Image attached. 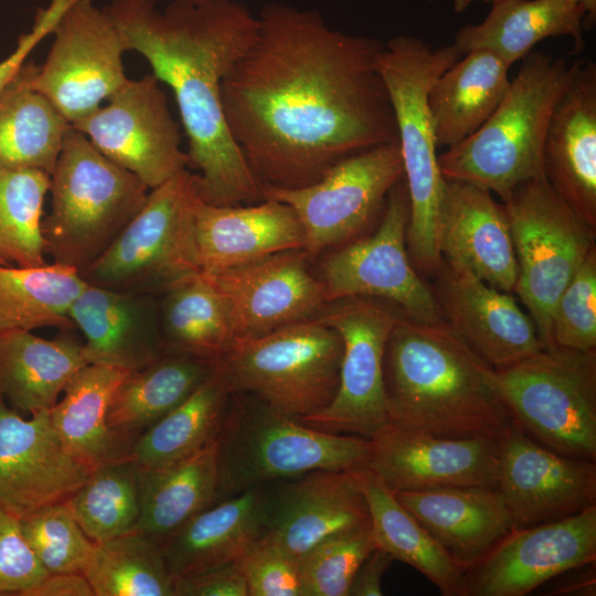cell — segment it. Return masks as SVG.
Listing matches in <instances>:
<instances>
[{
    "instance_id": "cell-37",
    "label": "cell",
    "mask_w": 596,
    "mask_h": 596,
    "mask_svg": "<svg viewBox=\"0 0 596 596\" xmlns=\"http://www.w3.org/2000/svg\"><path fill=\"white\" fill-rule=\"evenodd\" d=\"M376 547L416 568L444 596H467L465 570L397 501L395 494L366 467L360 469Z\"/></svg>"
},
{
    "instance_id": "cell-40",
    "label": "cell",
    "mask_w": 596,
    "mask_h": 596,
    "mask_svg": "<svg viewBox=\"0 0 596 596\" xmlns=\"http://www.w3.org/2000/svg\"><path fill=\"white\" fill-rule=\"evenodd\" d=\"M163 292L159 316L167 350L214 362L234 340L220 294L200 272L179 279Z\"/></svg>"
},
{
    "instance_id": "cell-49",
    "label": "cell",
    "mask_w": 596,
    "mask_h": 596,
    "mask_svg": "<svg viewBox=\"0 0 596 596\" xmlns=\"http://www.w3.org/2000/svg\"><path fill=\"white\" fill-rule=\"evenodd\" d=\"M174 596H248L238 561L174 578Z\"/></svg>"
},
{
    "instance_id": "cell-23",
    "label": "cell",
    "mask_w": 596,
    "mask_h": 596,
    "mask_svg": "<svg viewBox=\"0 0 596 596\" xmlns=\"http://www.w3.org/2000/svg\"><path fill=\"white\" fill-rule=\"evenodd\" d=\"M360 469L269 482L267 533L299 560L333 535L371 526Z\"/></svg>"
},
{
    "instance_id": "cell-29",
    "label": "cell",
    "mask_w": 596,
    "mask_h": 596,
    "mask_svg": "<svg viewBox=\"0 0 596 596\" xmlns=\"http://www.w3.org/2000/svg\"><path fill=\"white\" fill-rule=\"evenodd\" d=\"M269 482L205 508L161 544L171 575L190 576L238 561L267 532Z\"/></svg>"
},
{
    "instance_id": "cell-55",
    "label": "cell",
    "mask_w": 596,
    "mask_h": 596,
    "mask_svg": "<svg viewBox=\"0 0 596 596\" xmlns=\"http://www.w3.org/2000/svg\"><path fill=\"white\" fill-rule=\"evenodd\" d=\"M179 1H184V2H190V3H203L211 0H179Z\"/></svg>"
},
{
    "instance_id": "cell-36",
    "label": "cell",
    "mask_w": 596,
    "mask_h": 596,
    "mask_svg": "<svg viewBox=\"0 0 596 596\" xmlns=\"http://www.w3.org/2000/svg\"><path fill=\"white\" fill-rule=\"evenodd\" d=\"M38 70L26 61L0 94V166L51 174L71 124L32 87Z\"/></svg>"
},
{
    "instance_id": "cell-16",
    "label": "cell",
    "mask_w": 596,
    "mask_h": 596,
    "mask_svg": "<svg viewBox=\"0 0 596 596\" xmlns=\"http://www.w3.org/2000/svg\"><path fill=\"white\" fill-rule=\"evenodd\" d=\"M107 102L72 125L105 157L137 175L150 190L187 169L179 124L153 74L128 78Z\"/></svg>"
},
{
    "instance_id": "cell-5",
    "label": "cell",
    "mask_w": 596,
    "mask_h": 596,
    "mask_svg": "<svg viewBox=\"0 0 596 596\" xmlns=\"http://www.w3.org/2000/svg\"><path fill=\"white\" fill-rule=\"evenodd\" d=\"M489 119L471 136L438 155L444 179L494 192L504 202L520 184L543 179V142L552 110L571 81L570 64L531 51Z\"/></svg>"
},
{
    "instance_id": "cell-7",
    "label": "cell",
    "mask_w": 596,
    "mask_h": 596,
    "mask_svg": "<svg viewBox=\"0 0 596 596\" xmlns=\"http://www.w3.org/2000/svg\"><path fill=\"white\" fill-rule=\"evenodd\" d=\"M219 501L316 470L365 467L370 439L310 427L257 398L231 393L216 438Z\"/></svg>"
},
{
    "instance_id": "cell-39",
    "label": "cell",
    "mask_w": 596,
    "mask_h": 596,
    "mask_svg": "<svg viewBox=\"0 0 596 596\" xmlns=\"http://www.w3.org/2000/svg\"><path fill=\"white\" fill-rule=\"evenodd\" d=\"M230 391L215 373L136 440L131 459L142 469L171 465L215 441Z\"/></svg>"
},
{
    "instance_id": "cell-41",
    "label": "cell",
    "mask_w": 596,
    "mask_h": 596,
    "mask_svg": "<svg viewBox=\"0 0 596 596\" xmlns=\"http://www.w3.org/2000/svg\"><path fill=\"white\" fill-rule=\"evenodd\" d=\"M84 575L95 596H174L161 543L136 530L95 542Z\"/></svg>"
},
{
    "instance_id": "cell-1",
    "label": "cell",
    "mask_w": 596,
    "mask_h": 596,
    "mask_svg": "<svg viewBox=\"0 0 596 596\" xmlns=\"http://www.w3.org/2000/svg\"><path fill=\"white\" fill-rule=\"evenodd\" d=\"M382 46L315 10L263 8L222 84L228 130L262 187H304L351 155L397 142Z\"/></svg>"
},
{
    "instance_id": "cell-18",
    "label": "cell",
    "mask_w": 596,
    "mask_h": 596,
    "mask_svg": "<svg viewBox=\"0 0 596 596\" xmlns=\"http://www.w3.org/2000/svg\"><path fill=\"white\" fill-rule=\"evenodd\" d=\"M498 489L513 529L558 521L596 505V464L546 448L514 422L500 439Z\"/></svg>"
},
{
    "instance_id": "cell-4",
    "label": "cell",
    "mask_w": 596,
    "mask_h": 596,
    "mask_svg": "<svg viewBox=\"0 0 596 596\" xmlns=\"http://www.w3.org/2000/svg\"><path fill=\"white\" fill-rule=\"evenodd\" d=\"M462 55L454 43L434 47L419 38L397 35L383 43L377 58L396 121L408 195L406 246L415 269L426 278H434L443 264L439 223L445 187L428 93Z\"/></svg>"
},
{
    "instance_id": "cell-28",
    "label": "cell",
    "mask_w": 596,
    "mask_h": 596,
    "mask_svg": "<svg viewBox=\"0 0 596 596\" xmlns=\"http://www.w3.org/2000/svg\"><path fill=\"white\" fill-rule=\"evenodd\" d=\"M394 494L465 572L513 529L498 488L456 487Z\"/></svg>"
},
{
    "instance_id": "cell-14",
    "label": "cell",
    "mask_w": 596,
    "mask_h": 596,
    "mask_svg": "<svg viewBox=\"0 0 596 596\" xmlns=\"http://www.w3.org/2000/svg\"><path fill=\"white\" fill-rule=\"evenodd\" d=\"M402 180L391 190L376 230L348 242L323 262L320 281L324 302L373 297L395 304L416 320L443 322L432 287L408 255L409 203Z\"/></svg>"
},
{
    "instance_id": "cell-38",
    "label": "cell",
    "mask_w": 596,
    "mask_h": 596,
    "mask_svg": "<svg viewBox=\"0 0 596 596\" xmlns=\"http://www.w3.org/2000/svg\"><path fill=\"white\" fill-rule=\"evenodd\" d=\"M87 283L73 267L46 263L35 267L0 264V334L75 328L68 317Z\"/></svg>"
},
{
    "instance_id": "cell-2",
    "label": "cell",
    "mask_w": 596,
    "mask_h": 596,
    "mask_svg": "<svg viewBox=\"0 0 596 596\" xmlns=\"http://www.w3.org/2000/svg\"><path fill=\"white\" fill-rule=\"evenodd\" d=\"M104 10L128 51L142 55L174 94L188 166L199 171L203 200L215 205L262 201V185L231 136L222 104L223 81L253 41L257 17L235 0H173L163 11L155 0H111Z\"/></svg>"
},
{
    "instance_id": "cell-54",
    "label": "cell",
    "mask_w": 596,
    "mask_h": 596,
    "mask_svg": "<svg viewBox=\"0 0 596 596\" xmlns=\"http://www.w3.org/2000/svg\"><path fill=\"white\" fill-rule=\"evenodd\" d=\"M477 1L494 3L500 0H451V3L454 11L460 13Z\"/></svg>"
},
{
    "instance_id": "cell-10",
    "label": "cell",
    "mask_w": 596,
    "mask_h": 596,
    "mask_svg": "<svg viewBox=\"0 0 596 596\" xmlns=\"http://www.w3.org/2000/svg\"><path fill=\"white\" fill-rule=\"evenodd\" d=\"M502 203L518 265L514 292L526 307L544 348H555L552 311L596 247V230L558 196L545 178L520 184Z\"/></svg>"
},
{
    "instance_id": "cell-8",
    "label": "cell",
    "mask_w": 596,
    "mask_h": 596,
    "mask_svg": "<svg viewBox=\"0 0 596 596\" xmlns=\"http://www.w3.org/2000/svg\"><path fill=\"white\" fill-rule=\"evenodd\" d=\"M341 358L338 332L312 317L263 336L234 339L214 361V371L230 393L248 394L302 418L334 397Z\"/></svg>"
},
{
    "instance_id": "cell-3",
    "label": "cell",
    "mask_w": 596,
    "mask_h": 596,
    "mask_svg": "<svg viewBox=\"0 0 596 596\" xmlns=\"http://www.w3.org/2000/svg\"><path fill=\"white\" fill-rule=\"evenodd\" d=\"M493 370L445 321L403 313L383 361L390 425L441 437L501 439L515 421L493 385Z\"/></svg>"
},
{
    "instance_id": "cell-35",
    "label": "cell",
    "mask_w": 596,
    "mask_h": 596,
    "mask_svg": "<svg viewBox=\"0 0 596 596\" xmlns=\"http://www.w3.org/2000/svg\"><path fill=\"white\" fill-rule=\"evenodd\" d=\"M139 489L136 531L162 544L192 517L219 501L216 440L171 465L140 468Z\"/></svg>"
},
{
    "instance_id": "cell-12",
    "label": "cell",
    "mask_w": 596,
    "mask_h": 596,
    "mask_svg": "<svg viewBox=\"0 0 596 596\" xmlns=\"http://www.w3.org/2000/svg\"><path fill=\"white\" fill-rule=\"evenodd\" d=\"M405 313L373 297H348L327 302L313 316L342 340L339 384L332 401L297 418L319 430L373 438L391 423L386 409L383 361L392 329Z\"/></svg>"
},
{
    "instance_id": "cell-13",
    "label": "cell",
    "mask_w": 596,
    "mask_h": 596,
    "mask_svg": "<svg viewBox=\"0 0 596 596\" xmlns=\"http://www.w3.org/2000/svg\"><path fill=\"white\" fill-rule=\"evenodd\" d=\"M403 178L397 142L351 155L319 180L299 188L262 187L263 199L289 205L304 233L308 256L345 244L382 215L393 187Z\"/></svg>"
},
{
    "instance_id": "cell-9",
    "label": "cell",
    "mask_w": 596,
    "mask_h": 596,
    "mask_svg": "<svg viewBox=\"0 0 596 596\" xmlns=\"http://www.w3.org/2000/svg\"><path fill=\"white\" fill-rule=\"evenodd\" d=\"M492 382L531 438L563 456L596 459V351L543 349L494 369Z\"/></svg>"
},
{
    "instance_id": "cell-46",
    "label": "cell",
    "mask_w": 596,
    "mask_h": 596,
    "mask_svg": "<svg viewBox=\"0 0 596 596\" xmlns=\"http://www.w3.org/2000/svg\"><path fill=\"white\" fill-rule=\"evenodd\" d=\"M554 347L596 351V247L560 295L551 316Z\"/></svg>"
},
{
    "instance_id": "cell-56",
    "label": "cell",
    "mask_w": 596,
    "mask_h": 596,
    "mask_svg": "<svg viewBox=\"0 0 596 596\" xmlns=\"http://www.w3.org/2000/svg\"><path fill=\"white\" fill-rule=\"evenodd\" d=\"M0 264H2V263H0Z\"/></svg>"
},
{
    "instance_id": "cell-34",
    "label": "cell",
    "mask_w": 596,
    "mask_h": 596,
    "mask_svg": "<svg viewBox=\"0 0 596 596\" xmlns=\"http://www.w3.org/2000/svg\"><path fill=\"white\" fill-rule=\"evenodd\" d=\"M213 373V361L167 351L150 364L126 374L110 398L108 427L134 446L140 435Z\"/></svg>"
},
{
    "instance_id": "cell-43",
    "label": "cell",
    "mask_w": 596,
    "mask_h": 596,
    "mask_svg": "<svg viewBox=\"0 0 596 596\" xmlns=\"http://www.w3.org/2000/svg\"><path fill=\"white\" fill-rule=\"evenodd\" d=\"M50 174L34 168L0 166V263L46 264L41 223Z\"/></svg>"
},
{
    "instance_id": "cell-44",
    "label": "cell",
    "mask_w": 596,
    "mask_h": 596,
    "mask_svg": "<svg viewBox=\"0 0 596 596\" xmlns=\"http://www.w3.org/2000/svg\"><path fill=\"white\" fill-rule=\"evenodd\" d=\"M23 533L49 574H84L95 542L79 526L66 502L42 507L21 519Z\"/></svg>"
},
{
    "instance_id": "cell-30",
    "label": "cell",
    "mask_w": 596,
    "mask_h": 596,
    "mask_svg": "<svg viewBox=\"0 0 596 596\" xmlns=\"http://www.w3.org/2000/svg\"><path fill=\"white\" fill-rule=\"evenodd\" d=\"M584 31V11L576 0H500L482 22L459 29L454 44L462 54L489 50L511 66L551 36L572 38L579 52Z\"/></svg>"
},
{
    "instance_id": "cell-21",
    "label": "cell",
    "mask_w": 596,
    "mask_h": 596,
    "mask_svg": "<svg viewBox=\"0 0 596 596\" xmlns=\"http://www.w3.org/2000/svg\"><path fill=\"white\" fill-rule=\"evenodd\" d=\"M49 411L25 419L0 395V503L20 519L66 502L92 471L63 445Z\"/></svg>"
},
{
    "instance_id": "cell-6",
    "label": "cell",
    "mask_w": 596,
    "mask_h": 596,
    "mask_svg": "<svg viewBox=\"0 0 596 596\" xmlns=\"http://www.w3.org/2000/svg\"><path fill=\"white\" fill-rule=\"evenodd\" d=\"M150 189L72 125L50 174L44 253L78 273L97 259L143 206Z\"/></svg>"
},
{
    "instance_id": "cell-27",
    "label": "cell",
    "mask_w": 596,
    "mask_h": 596,
    "mask_svg": "<svg viewBox=\"0 0 596 596\" xmlns=\"http://www.w3.org/2000/svg\"><path fill=\"white\" fill-rule=\"evenodd\" d=\"M192 245L198 272H216L288 249H304L305 233L294 210L263 199L247 205L194 207Z\"/></svg>"
},
{
    "instance_id": "cell-20",
    "label": "cell",
    "mask_w": 596,
    "mask_h": 596,
    "mask_svg": "<svg viewBox=\"0 0 596 596\" xmlns=\"http://www.w3.org/2000/svg\"><path fill=\"white\" fill-rule=\"evenodd\" d=\"M304 249L274 253L202 273L222 297L234 339L263 336L312 318L326 304L323 286L307 268Z\"/></svg>"
},
{
    "instance_id": "cell-48",
    "label": "cell",
    "mask_w": 596,
    "mask_h": 596,
    "mask_svg": "<svg viewBox=\"0 0 596 596\" xmlns=\"http://www.w3.org/2000/svg\"><path fill=\"white\" fill-rule=\"evenodd\" d=\"M21 525V519L0 503V595L29 596L46 576Z\"/></svg>"
},
{
    "instance_id": "cell-33",
    "label": "cell",
    "mask_w": 596,
    "mask_h": 596,
    "mask_svg": "<svg viewBox=\"0 0 596 596\" xmlns=\"http://www.w3.org/2000/svg\"><path fill=\"white\" fill-rule=\"evenodd\" d=\"M127 373L110 365L87 364L49 411L63 445L91 469L131 458L134 446L116 435L106 419L110 398Z\"/></svg>"
},
{
    "instance_id": "cell-50",
    "label": "cell",
    "mask_w": 596,
    "mask_h": 596,
    "mask_svg": "<svg viewBox=\"0 0 596 596\" xmlns=\"http://www.w3.org/2000/svg\"><path fill=\"white\" fill-rule=\"evenodd\" d=\"M70 3L71 0H49L46 8L38 9L30 31L20 35L14 51L0 61V94L20 72L34 47L45 36L52 34L60 17Z\"/></svg>"
},
{
    "instance_id": "cell-26",
    "label": "cell",
    "mask_w": 596,
    "mask_h": 596,
    "mask_svg": "<svg viewBox=\"0 0 596 596\" xmlns=\"http://www.w3.org/2000/svg\"><path fill=\"white\" fill-rule=\"evenodd\" d=\"M78 328L88 364L128 372L141 369L168 350L153 295L116 290L87 284L68 310Z\"/></svg>"
},
{
    "instance_id": "cell-24",
    "label": "cell",
    "mask_w": 596,
    "mask_h": 596,
    "mask_svg": "<svg viewBox=\"0 0 596 596\" xmlns=\"http://www.w3.org/2000/svg\"><path fill=\"white\" fill-rule=\"evenodd\" d=\"M544 175L558 196L596 230V65L577 61L550 116Z\"/></svg>"
},
{
    "instance_id": "cell-53",
    "label": "cell",
    "mask_w": 596,
    "mask_h": 596,
    "mask_svg": "<svg viewBox=\"0 0 596 596\" xmlns=\"http://www.w3.org/2000/svg\"><path fill=\"white\" fill-rule=\"evenodd\" d=\"M584 11V30H589L596 22V0H576Z\"/></svg>"
},
{
    "instance_id": "cell-42",
    "label": "cell",
    "mask_w": 596,
    "mask_h": 596,
    "mask_svg": "<svg viewBox=\"0 0 596 596\" xmlns=\"http://www.w3.org/2000/svg\"><path fill=\"white\" fill-rule=\"evenodd\" d=\"M139 470L131 458L98 466L66 501L94 542L136 530L140 515Z\"/></svg>"
},
{
    "instance_id": "cell-31",
    "label": "cell",
    "mask_w": 596,
    "mask_h": 596,
    "mask_svg": "<svg viewBox=\"0 0 596 596\" xmlns=\"http://www.w3.org/2000/svg\"><path fill=\"white\" fill-rule=\"evenodd\" d=\"M509 68L493 52L475 49L435 81L428 106L438 148L459 143L489 119L510 86Z\"/></svg>"
},
{
    "instance_id": "cell-45",
    "label": "cell",
    "mask_w": 596,
    "mask_h": 596,
    "mask_svg": "<svg viewBox=\"0 0 596 596\" xmlns=\"http://www.w3.org/2000/svg\"><path fill=\"white\" fill-rule=\"evenodd\" d=\"M375 547L371 526L320 542L299 558L302 596H348L360 564Z\"/></svg>"
},
{
    "instance_id": "cell-25",
    "label": "cell",
    "mask_w": 596,
    "mask_h": 596,
    "mask_svg": "<svg viewBox=\"0 0 596 596\" xmlns=\"http://www.w3.org/2000/svg\"><path fill=\"white\" fill-rule=\"evenodd\" d=\"M439 248L443 262L469 269L493 288L514 291L518 265L509 220L490 191L445 179Z\"/></svg>"
},
{
    "instance_id": "cell-32",
    "label": "cell",
    "mask_w": 596,
    "mask_h": 596,
    "mask_svg": "<svg viewBox=\"0 0 596 596\" xmlns=\"http://www.w3.org/2000/svg\"><path fill=\"white\" fill-rule=\"evenodd\" d=\"M87 364L82 343L68 336L49 340L22 330L0 334V395L15 411H49Z\"/></svg>"
},
{
    "instance_id": "cell-17",
    "label": "cell",
    "mask_w": 596,
    "mask_h": 596,
    "mask_svg": "<svg viewBox=\"0 0 596 596\" xmlns=\"http://www.w3.org/2000/svg\"><path fill=\"white\" fill-rule=\"evenodd\" d=\"M595 558L593 505L558 521L512 529L465 572L467 596H524Z\"/></svg>"
},
{
    "instance_id": "cell-15",
    "label": "cell",
    "mask_w": 596,
    "mask_h": 596,
    "mask_svg": "<svg viewBox=\"0 0 596 596\" xmlns=\"http://www.w3.org/2000/svg\"><path fill=\"white\" fill-rule=\"evenodd\" d=\"M46 60L32 79L73 125L100 107L127 81L125 38L104 9L92 0H75L53 29Z\"/></svg>"
},
{
    "instance_id": "cell-11",
    "label": "cell",
    "mask_w": 596,
    "mask_h": 596,
    "mask_svg": "<svg viewBox=\"0 0 596 596\" xmlns=\"http://www.w3.org/2000/svg\"><path fill=\"white\" fill-rule=\"evenodd\" d=\"M202 198L187 169L151 189L141 210L109 247L81 272L91 285L153 295L196 273L193 215Z\"/></svg>"
},
{
    "instance_id": "cell-22",
    "label": "cell",
    "mask_w": 596,
    "mask_h": 596,
    "mask_svg": "<svg viewBox=\"0 0 596 596\" xmlns=\"http://www.w3.org/2000/svg\"><path fill=\"white\" fill-rule=\"evenodd\" d=\"M430 286L443 320L493 369L544 348L536 327L510 292L491 287L465 267L443 262Z\"/></svg>"
},
{
    "instance_id": "cell-51",
    "label": "cell",
    "mask_w": 596,
    "mask_h": 596,
    "mask_svg": "<svg viewBox=\"0 0 596 596\" xmlns=\"http://www.w3.org/2000/svg\"><path fill=\"white\" fill-rule=\"evenodd\" d=\"M394 558L382 549L375 547L360 564L348 596H381L382 578Z\"/></svg>"
},
{
    "instance_id": "cell-19",
    "label": "cell",
    "mask_w": 596,
    "mask_h": 596,
    "mask_svg": "<svg viewBox=\"0 0 596 596\" xmlns=\"http://www.w3.org/2000/svg\"><path fill=\"white\" fill-rule=\"evenodd\" d=\"M365 467L393 492L498 488L500 439L441 437L389 425L370 439Z\"/></svg>"
},
{
    "instance_id": "cell-47",
    "label": "cell",
    "mask_w": 596,
    "mask_h": 596,
    "mask_svg": "<svg viewBox=\"0 0 596 596\" xmlns=\"http://www.w3.org/2000/svg\"><path fill=\"white\" fill-rule=\"evenodd\" d=\"M248 596H302L299 560L267 532L238 560Z\"/></svg>"
},
{
    "instance_id": "cell-52",
    "label": "cell",
    "mask_w": 596,
    "mask_h": 596,
    "mask_svg": "<svg viewBox=\"0 0 596 596\" xmlns=\"http://www.w3.org/2000/svg\"><path fill=\"white\" fill-rule=\"evenodd\" d=\"M29 596H95L84 574H49Z\"/></svg>"
}]
</instances>
